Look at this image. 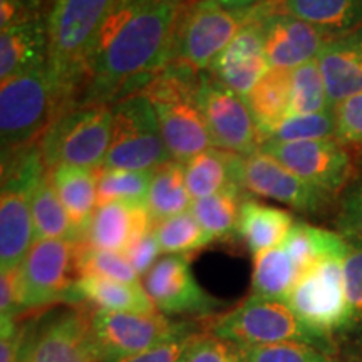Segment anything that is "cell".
<instances>
[{"instance_id":"obj_15","label":"cell","mask_w":362,"mask_h":362,"mask_svg":"<svg viewBox=\"0 0 362 362\" xmlns=\"http://www.w3.org/2000/svg\"><path fill=\"white\" fill-rule=\"evenodd\" d=\"M143 287L153 304L165 315L211 317L221 309L194 279L188 255H166L143 279Z\"/></svg>"},{"instance_id":"obj_23","label":"cell","mask_w":362,"mask_h":362,"mask_svg":"<svg viewBox=\"0 0 362 362\" xmlns=\"http://www.w3.org/2000/svg\"><path fill=\"white\" fill-rule=\"evenodd\" d=\"M101 170L56 166L49 170L51 181L61 198L79 242H86L98 210V180Z\"/></svg>"},{"instance_id":"obj_5","label":"cell","mask_w":362,"mask_h":362,"mask_svg":"<svg viewBox=\"0 0 362 362\" xmlns=\"http://www.w3.org/2000/svg\"><path fill=\"white\" fill-rule=\"evenodd\" d=\"M210 334L240 347L305 342L334 356L336 344L307 327L285 302L250 296L233 310L216 317Z\"/></svg>"},{"instance_id":"obj_48","label":"cell","mask_w":362,"mask_h":362,"mask_svg":"<svg viewBox=\"0 0 362 362\" xmlns=\"http://www.w3.org/2000/svg\"><path fill=\"white\" fill-rule=\"evenodd\" d=\"M211 2H216L220 6L230 8H250L257 6V4L264 2V0H211Z\"/></svg>"},{"instance_id":"obj_20","label":"cell","mask_w":362,"mask_h":362,"mask_svg":"<svg viewBox=\"0 0 362 362\" xmlns=\"http://www.w3.org/2000/svg\"><path fill=\"white\" fill-rule=\"evenodd\" d=\"M155 226L146 203L115 202L98 206L86 242L89 245L124 253Z\"/></svg>"},{"instance_id":"obj_16","label":"cell","mask_w":362,"mask_h":362,"mask_svg":"<svg viewBox=\"0 0 362 362\" xmlns=\"http://www.w3.org/2000/svg\"><path fill=\"white\" fill-rule=\"evenodd\" d=\"M240 188L255 197L284 203L302 214H319L330 200L329 194L310 187L279 160L260 149L253 155L243 156Z\"/></svg>"},{"instance_id":"obj_10","label":"cell","mask_w":362,"mask_h":362,"mask_svg":"<svg viewBox=\"0 0 362 362\" xmlns=\"http://www.w3.org/2000/svg\"><path fill=\"white\" fill-rule=\"evenodd\" d=\"M93 334L104 362L151 351L175 339L197 334L188 322H173L165 314L93 310Z\"/></svg>"},{"instance_id":"obj_28","label":"cell","mask_w":362,"mask_h":362,"mask_svg":"<svg viewBox=\"0 0 362 362\" xmlns=\"http://www.w3.org/2000/svg\"><path fill=\"white\" fill-rule=\"evenodd\" d=\"M282 247L288 252V255L304 275L329 257L344 259L349 248V240L344 238L339 232H329V230L297 221Z\"/></svg>"},{"instance_id":"obj_34","label":"cell","mask_w":362,"mask_h":362,"mask_svg":"<svg viewBox=\"0 0 362 362\" xmlns=\"http://www.w3.org/2000/svg\"><path fill=\"white\" fill-rule=\"evenodd\" d=\"M76 272L78 277H101L117 282L139 285V275L126 259L124 253L101 250L88 242L76 243Z\"/></svg>"},{"instance_id":"obj_7","label":"cell","mask_w":362,"mask_h":362,"mask_svg":"<svg viewBox=\"0 0 362 362\" xmlns=\"http://www.w3.org/2000/svg\"><path fill=\"white\" fill-rule=\"evenodd\" d=\"M111 126L112 106H79L62 112L39 143L45 168L101 170L111 144Z\"/></svg>"},{"instance_id":"obj_8","label":"cell","mask_w":362,"mask_h":362,"mask_svg":"<svg viewBox=\"0 0 362 362\" xmlns=\"http://www.w3.org/2000/svg\"><path fill=\"white\" fill-rule=\"evenodd\" d=\"M171 161L160 119L143 94L112 104L111 144L101 170L155 171Z\"/></svg>"},{"instance_id":"obj_9","label":"cell","mask_w":362,"mask_h":362,"mask_svg":"<svg viewBox=\"0 0 362 362\" xmlns=\"http://www.w3.org/2000/svg\"><path fill=\"white\" fill-rule=\"evenodd\" d=\"M342 257H329L307 272L288 293L287 304L307 327L334 341L349 319Z\"/></svg>"},{"instance_id":"obj_40","label":"cell","mask_w":362,"mask_h":362,"mask_svg":"<svg viewBox=\"0 0 362 362\" xmlns=\"http://www.w3.org/2000/svg\"><path fill=\"white\" fill-rule=\"evenodd\" d=\"M181 362H245L243 347L214 334H194Z\"/></svg>"},{"instance_id":"obj_39","label":"cell","mask_w":362,"mask_h":362,"mask_svg":"<svg viewBox=\"0 0 362 362\" xmlns=\"http://www.w3.org/2000/svg\"><path fill=\"white\" fill-rule=\"evenodd\" d=\"M245 362H337L332 354L305 342H279L243 347Z\"/></svg>"},{"instance_id":"obj_46","label":"cell","mask_w":362,"mask_h":362,"mask_svg":"<svg viewBox=\"0 0 362 362\" xmlns=\"http://www.w3.org/2000/svg\"><path fill=\"white\" fill-rule=\"evenodd\" d=\"M198 334V332H197ZM194 334L189 336L175 339V341L163 344L155 349L141 352V354H134L128 357H119V359H112L106 362H181L185 351H187L189 341Z\"/></svg>"},{"instance_id":"obj_19","label":"cell","mask_w":362,"mask_h":362,"mask_svg":"<svg viewBox=\"0 0 362 362\" xmlns=\"http://www.w3.org/2000/svg\"><path fill=\"white\" fill-rule=\"evenodd\" d=\"M317 62L330 106L336 107L344 99L362 93V27L329 37Z\"/></svg>"},{"instance_id":"obj_45","label":"cell","mask_w":362,"mask_h":362,"mask_svg":"<svg viewBox=\"0 0 362 362\" xmlns=\"http://www.w3.org/2000/svg\"><path fill=\"white\" fill-rule=\"evenodd\" d=\"M160 253V243H158L155 232L151 230V232L139 238L138 242H134L133 245L124 252V257L129 260V264L133 265L136 274L144 279L148 275V272L156 265Z\"/></svg>"},{"instance_id":"obj_42","label":"cell","mask_w":362,"mask_h":362,"mask_svg":"<svg viewBox=\"0 0 362 362\" xmlns=\"http://www.w3.org/2000/svg\"><path fill=\"white\" fill-rule=\"evenodd\" d=\"M336 139L342 146L362 148V93L344 99L334 107Z\"/></svg>"},{"instance_id":"obj_43","label":"cell","mask_w":362,"mask_h":362,"mask_svg":"<svg viewBox=\"0 0 362 362\" xmlns=\"http://www.w3.org/2000/svg\"><path fill=\"white\" fill-rule=\"evenodd\" d=\"M29 325L17 322L16 317H2V337H0V362H21Z\"/></svg>"},{"instance_id":"obj_17","label":"cell","mask_w":362,"mask_h":362,"mask_svg":"<svg viewBox=\"0 0 362 362\" xmlns=\"http://www.w3.org/2000/svg\"><path fill=\"white\" fill-rule=\"evenodd\" d=\"M264 33L265 52L272 67H296L319 57L324 44L332 35L285 13H265L257 4Z\"/></svg>"},{"instance_id":"obj_33","label":"cell","mask_w":362,"mask_h":362,"mask_svg":"<svg viewBox=\"0 0 362 362\" xmlns=\"http://www.w3.org/2000/svg\"><path fill=\"white\" fill-rule=\"evenodd\" d=\"M153 232L160 243L161 253L168 255H188L214 242V237L198 223L192 211L158 221L153 226Z\"/></svg>"},{"instance_id":"obj_13","label":"cell","mask_w":362,"mask_h":362,"mask_svg":"<svg viewBox=\"0 0 362 362\" xmlns=\"http://www.w3.org/2000/svg\"><path fill=\"white\" fill-rule=\"evenodd\" d=\"M93 312L72 305L29 329L21 362H104L93 334Z\"/></svg>"},{"instance_id":"obj_25","label":"cell","mask_w":362,"mask_h":362,"mask_svg":"<svg viewBox=\"0 0 362 362\" xmlns=\"http://www.w3.org/2000/svg\"><path fill=\"white\" fill-rule=\"evenodd\" d=\"M291 84L292 69L270 66L259 83L243 98L259 129L262 144L269 139L272 131L288 116Z\"/></svg>"},{"instance_id":"obj_4","label":"cell","mask_w":362,"mask_h":362,"mask_svg":"<svg viewBox=\"0 0 362 362\" xmlns=\"http://www.w3.org/2000/svg\"><path fill=\"white\" fill-rule=\"evenodd\" d=\"M64 112L47 64L2 81L0 86V136L2 161L37 148L54 121Z\"/></svg>"},{"instance_id":"obj_18","label":"cell","mask_w":362,"mask_h":362,"mask_svg":"<svg viewBox=\"0 0 362 362\" xmlns=\"http://www.w3.org/2000/svg\"><path fill=\"white\" fill-rule=\"evenodd\" d=\"M269 69L259 8L255 6V17L242 27L208 71L226 88L245 98Z\"/></svg>"},{"instance_id":"obj_14","label":"cell","mask_w":362,"mask_h":362,"mask_svg":"<svg viewBox=\"0 0 362 362\" xmlns=\"http://www.w3.org/2000/svg\"><path fill=\"white\" fill-rule=\"evenodd\" d=\"M260 151L274 156L298 178L329 197H336L349 187L354 173L349 153L337 139L265 143Z\"/></svg>"},{"instance_id":"obj_12","label":"cell","mask_w":362,"mask_h":362,"mask_svg":"<svg viewBox=\"0 0 362 362\" xmlns=\"http://www.w3.org/2000/svg\"><path fill=\"white\" fill-rule=\"evenodd\" d=\"M198 104L215 148L248 156L259 151V129L245 99L203 71L198 89Z\"/></svg>"},{"instance_id":"obj_41","label":"cell","mask_w":362,"mask_h":362,"mask_svg":"<svg viewBox=\"0 0 362 362\" xmlns=\"http://www.w3.org/2000/svg\"><path fill=\"white\" fill-rule=\"evenodd\" d=\"M336 226L346 240L362 243V181L351 183L342 192Z\"/></svg>"},{"instance_id":"obj_29","label":"cell","mask_w":362,"mask_h":362,"mask_svg":"<svg viewBox=\"0 0 362 362\" xmlns=\"http://www.w3.org/2000/svg\"><path fill=\"white\" fill-rule=\"evenodd\" d=\"M300 277L302 272L282 245L253 255V296L285 302Z\"/></svg>"},{"instance_id":"obj_1","label":"cell","mask_w":362,"mask_h":362,"mask_svg":"<svg viewBox=\"0 0 362 362\" xmlns=\"http://www.w3.org/2000/svg\"><path fill=\"white\" fill-rule=\"evenodd\" d=\"M178 0H116L90 52L79 106L139 94L171 62Z\"/></svg>"},{"instance_id":"obj_36","label":"cell","mask_w":362,"mask_h":362,"mask_svg":"<svg viewBox=\"0 0 362 362\" xmlns=\"http://www.w3.org/2000/svg\"><path fill=\"white\" fill-rule=\"evenodd\" d=\"M153 171L101 170L98 180V206L107 203H146Z\"/></svg>"},{"instance_id":"obj_21","label":"cell","mask_w":362,"mask_h":362,"mask_svg":"<svg viewBox=\"0 0 362 362\" xmlns=\"http://www.w3.org/2000/svg\"><path fill=\"white\" fill-rule=\"evenodd\" d=\"M265 13H285L324 30L341 35L362 27V0H264Z\"/></svg>"},{"instance_id":"obj_30","label":"cell","mask_w":362,"mask_h":362,"mask_svg":"<svg viewBox=\"0 0 362 362\" xmlns=\"http://www.w3.org/2000/svg\"><path fill=\"white\" fill-rule=\"evenodd\" d=\"M30 211H33L35 240H67L79 243L78 233L71 223L61 198L57 197L49 170L40 176L30 192Z\"/></svg>"},{"instance_id":"obj_44","label":"cell","mask_w":362,"mask_h":362,"mask_svg":"<svg viewBox=\"0 0 362 362\" xmlns=\"http://www.w3.org/2000/svg\"><path fill=\"white\" fill-rule=\"evenodd\" d=\"M44 17L42 0H0V30Z\"/></svg>"},{"instance_id":"obj_2","label":"cell","mask_w":362,"mask_h":362,"mask_svg":"<svg viewBox=\"0 0 362 362\" xmlns=\"http://www.w3.org/2000/svg\"><path fill=\"white\" fill-rule=\"evenodd\" d=\"M116 0H54L47 13V67L64 104L76 107L98 34Z\"/></svg>"},{"instance_id":"obj_49","label":"cell","mask_w":362,"mask_h":362,"mask_svg":"<svg viewBox=\"0 0 362 362\" xmlns=\"http://www.w3.org/2000/svg\"><path fill=\"white\" fill-rule=\"evenodd\" d=\"M344 362H362V336L352 339V346Z\"/></svg>"},{"instance_id":"obj_11","label":"cell","mask_w":362,"mask_h":362,"mask_svg":"<svg viewBox=\"0 0 362 362\" xmlns=\"http://www.w3.org/2000/svg\"><path fill=\"white\" fill-rule=\"evenodd\" d=\"M76 280V243L54 238L35 240L19 267L22 310L69 302Z\"/></svg>"},{"instance_id":"obj_32","label":"cell","mask_w":362,"mask_h":362,"mask_svg":"<svg viewBox=\"0 0 362 362\" xmlns=\"http://www.w3.org/2000/svg\"><path fill=\"white\" fill-rule=\"evenodd\" d=\"M242 203V188L230 187L211 197L193 200L189 211L214 240H223L238 233Z\"/></svg>"},{"instance_id":"obj_31","label":"cell","mask_w":362,"mask_h":362,"mask_svg":"<svg viewBox=\"0 0 362 362\" xmlns=\"http://www.w3.org/2000/svg\"><path fill=\"white\" fill-rule=\"evenodd\" d=\"M193 198L189 197L185 180V165L171 160L153 171L146 205L155 223L189 210Z\"/></svg>"},{"instance_id":"obj_27","label":"cell","mask_w":362,"mask_h":362,"mask_svg":"<svg viewBox=\"0 0 362 362\" xmlns=\"http://www.w3.org/2000/svg\"><path fill=\"white\" fill-rule=\"evenodd\" d=\"M297 221L292 214L255 200H243L238 220V235L252 255L280 247Z\"/></svg>"},{"instance_id":"obj_38","label":"cell","mask_w":362,"mask_h":362,"mask_svg":"<svg viewBox=\"0 0 362 362\" xmlns=\"http://www.w3.org/2000/svg\"><path fill=\"white\" fill-rule=\"evenodd\" d=\"M342 267L349 319L341 337L352 341L362 336V243L349 242Z\"/></svg>"},{"instance_id":"obj_22","label":"cell","mask_w":362,"mask_h":362,"mask_svg":"<svg viewBox=\"0 0 362 362\" xmlns=\"http://www.w3.org/2000/svg\"><path fill=\"white\" fill-rule=\"evenodd\" d=\"M47 17L0 30V79L7 81L47 64Z\"/></svg>"},{"instance_id":"obj_3","label":"cell","mask_w":362,"mask_h":362,"mask_svg":"<svg viewBox=\"0 0 362 362\" xmlns=\"http://www.w3.org/2000/svg\"><path fill=\"white\" fill-rule=\"evenodd\" d=\"M200 76L192 67L170 62L139 93L155 107L171 160L180 163L214 146L198 104Z\"/></svg>"},{"instance_id":"obj_26","label":"cell","mask_w":362,"mask_h":362,"mask_svg":"<svg viewBox=\"0 0 362 362\" xmlns=\"http://www.w3.org/2000/svg\"><path fill=\"white\" fill-rule=\"evenodd\" d=\"M242 155L210 148L185 163V180L193 200L211 197L230 187H240ZM243 192V189H242Z\"/></svg>"},{"instance_id":"obj_37","label":"cell","mask_w":362,"mask_h":362,"mask_svg":"<svg viewBox=\"0 0 362 362\" xmlns=\"http://www.w3.org/2000/svg\"><path fill=\"white\" fill-rule=\"evenodd\" d=\"M317 139H336V115L334 107L314 115L288 116L272 131L265 143H298ZM264 143V144H265Z\"/></svg>"},{"instance_id":"obj_6","label":"cell","mask_w":362,"mask_h":362,"mask_svg":"<svg viewBox=\"0 0 362 362\" xmlns=\"http://www.w3.org/2000/svg\"><path fill=\"white\" fill-rule=\"evenodd\" d=\"M255 17L250 8H230L211 0L181 6L176 19L171 62L203 72L225 51L243 25Z\"/></svg>"},{"instance_id":"obj_24","label":"cell","mask_w":362,"mask_h":362,"mask_svg":"<svg viewBox=\"0 0 362 362\" xmlns=\"http://www.w3.org/2000/svg\"><path fill=\"white\" fill-rule=\"evenodd\" d=\"M69 304L94 305L96 310L155 314L158 309L141 284H124L101 277H78L71 292Z\"/></svg>"},{"instance_id":"obj_35","label":"cell","mask_w":362,"mask_h":362,"mask_svg":"<svg viewBox=\"0 0 362 362\" xmlns=\"http://www.w3.org/2000/svg\"><path fill=\"white\" fill-rule=\"evenodd\" d=\"M330 107L332 106L329 103L327 89L317 59L292 69L288 116L314 115V112L327 111Z\"/></svg>"},{"instance_id":"obj_47","label":"cell","mask_w":362,"mask_h":362,"mask_svg":"<svg viewBox=\"0 0 362 362\" xmlns=\"http://www.w3.org/2000/svg\"><path fill=\"white\" fill-rule=\"evenodd\" d=\"M21 310L19 269L2 270V275H0V312H2V317H17Z\"/></svg>"}]
</instances>
